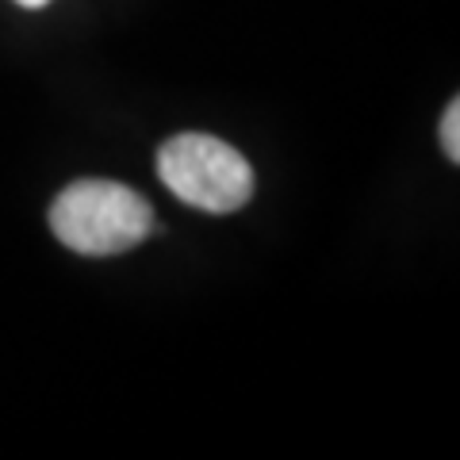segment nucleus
<instances>
[{"label": "nucleus", "instance_id": "f257e3e1", "mask_svg": "<svg viewBox=\"0 0 460 460\" xmlns=\"http://www.w3.org/2000/svg\"><path fill=\"white\" fill-rule=\"evenodd\" d=\"M154 226L146 196L115 181H77L54 199L50 230L81 257H115L135 250Z\"/></svg>", "mask_w": 460, "mask_h": 460}, {"label": "nucleus", "instance_id": "f03ea898", "mask_svg": "<svg viewBox=\"0 0 460 460\" xmlns=\"http://www.w3.org/2000/svg\"><path fill=\"white\" fill-rule=\"evenodd\" d=\"M157 177L189 208L238 211L253 196V169L230 142L215 135H177L157 150Z\"/></svg>", "mask_w": 460, "mask_h": 460}, {"label": "nucleus", "instance_id": "7ed1b4c3", "mask_svg": "<svg viewBox=\"0 0 460 460\" xmlns=\"http://www.w3.org/2000/svg\"><path fill=\"white\" fill-rule=\"evenodd\" d=\"M441 150L449 154V162H460V104L456 100L445 108V119H441Z\"/></svg>", "mask_w": 460, "mask_h": 460}, {"label": "nucleus", "instance_id": "20e7f679", "mask_svg": "<svg viewBox=\"0 0 460 460\" xmlns=\"http://www.w3.org/2000/svg\"><path fill=\"white\" fill-rule=\"evenodd\" d=\"M16 4H23V8H47L50 0H16Z\"/></svg>", "mask_w": 460, "mask_h": 460}]
</instances>
